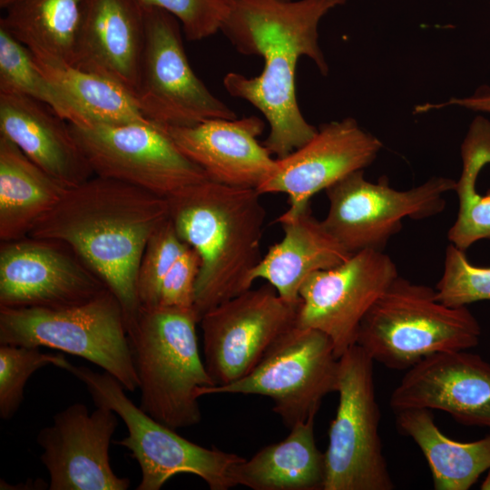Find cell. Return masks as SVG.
Wrapping results in <instances>:
<instances>
[{"label": "cell", "mask_w": 490, "mask_h": 490, "mask_svg": "<svg viewBox=\"0 0 490 490\" xmlns=\"http://www.w3.org/2000/svg\"><path fill=\"white\" fill-rule=\"evenodd\" d=\"M348 0H229L220 31L236 50L263 58L260 74L229 73L223 86L265 117L270 132L262 142L276 159L299 149L318 132L307 122L296 94L300 57L310 58L323 75L328 65L318 44V25Z\"/></svg>", "instance_id": "cell-1"}, {"label": "cell", "mask_w": 490, "mask_h": 490, "mask_svg": "<svg viewBox=\"0 0 490 490\" xmlns=\"http://www.w3.org/2000/svg\"><path fill=\"white\" fill-rule=\"evenodd\" d=\"M169 218L168 200L115 179L93 175L67 189L28 236L70 247L117 297L129 332L141 308L137 274L143 251Z\"/></svg>", "instance_id": "cell-2"}, {"label": "cell", "mask_w": 490, "mask_h": 490, "mask_svg": "<svg viewBox=\"0 0 490 490\" xmlns=\"http://www.w3.org/2000/svg\"><path fill=\"white\" fill-rule=\"evenodd\" d=\"M257 189L206 181L168 200L179 237L201 260L193 309L201 318L251 288L266 210Z\"/></svg>", "instance_id": "cell-3"}, {"label": "cell", "mask_w": 490, "mask_h": 490, "mask_svg": "<svg viewBox=\"0 0 490 490\" xmlns=\"http://www.w3.org/2000/svg\"><path fill=\"white\" fill-rule=\"evenodd\" d=\"M198 323L193 309L141 307L128 332L139 407L174 430L201 422L199 391L214 386L200 356Z\"/></svg>", "instance_id": "cell-4"}, {"label": "cell", "mask_w": 490, "mask_h": 490, "mask_svg": "<svg viewBox=\"0 0 490 490\" xmlns=\"http://www.w3.org/2000/svg\"><path fill=\"white\" fill-rule=\"evenodd\" d=\"M480 336L466 307H448L435 289L398 275L361 321L357 345L374 362L407 370L430 355L472 348Z\"/></svg>", "instance_id": "cell-5"}, {"label": "cell", "mask_w": 490, "mask_h": 490, "mask_svg": "<svg viewBox=\"0 0 490 490\" xmlns=\"http://www.w3.org/2000/svg\"><path fill=\"white\" fill-rule=\"evenodd\" d=\"M0 344L49 348L80 357L139 388L126 318L106 289L93 299L60 308H0Z\"/></svg>", "instance_id": "cell-6"}, {"label": "cell", "mask_w": 490, "mask_h": 490, "mask_svg": "<svg viewBox=\"0 0 490 490\" xmlns=\"http://www.w3.org/2000/svg\"><path fill=\"white\" fill-rule=\"evenodd\" d=\"M58 368L83 382L96 406L113 409L123 421L128 434L115 444L127 448L140 466L142 477L137 490H159L180 474L199 476L211 490L235 486L230 471L244 457L216 447L207 448L181 436L135 406L122 385L106 371L74 366L66 358Z\"/></svg>", "instance_id": "cell-7"}, {"label": "cell", "mask_w": 490, "mask_h": 490, "mask_svg": "<svg viewBox=\"0 0 490 490\" xmlns=\"http://www.w3.org/2000/svg\"><path fill=\"white\" fill-rule=\"evenodd\" d=\"M373 359L354 345L339 358L338 405L328 429L323 490H392L379 435Z\"/></svg>", "instance_id": "cell-8"}, {"label": "cell", "mask_w": 490, "mask_h": 490, "mask_svg": "<svg viewBox=\"0 0 490 490\" xmlns=\"http://www.w3.org/2000/svg\"><path fill=\"white\" fill-rule=\"evenodd\" d=\"M339 358L323 332L294 326L266 352L243 377L227 385L202 387L211 394L260 395L270 397L273 411L291 428L316 416L322 399L338 386Z\"/></svg>", "instance_id": "cell-9"}, {"label": "cell", "mask_w": 490, "mask_h": 490, "mask_svg": "<svg viewBox=\"0 0 490 490\" xmlns=\"http://www.w3.org/2000/svg\"><path fill=\"white\" fill-rule=\"evenodd\" d=\"M68 123L94 175L132 184L166 200L210 181L161 124Z\"/></svg>", "instance_id": "cell-10"}, {"label": "cell", "mask_w": 490, "mask_h": 490, "mask_svg": "<svg viewBox=\"0 0 490 490\" xmlns=\"http://www.w3.org/2000/svg\"><path fill=\"white\" fill-rule=\"evenodd\" d=\"M456 182L432 177L416 187L398 191L390 186L387 176L372 182L359 170L325 191L328 211L322 223L350 254L383 251L401 230L403 219L423 220L442 212L445 195L455 191Z\"/></svg>", "instance_id": "cell-11"}, {"label": "cell", "mask_w": 490, "mask_h": 490, "mask_svg": "<svg viewBox=\"0 0 490 490\" xmlns=\"http://www.w3.org/2000/svg\"><path fill=\"white\" fill-rule=\"evenodd\" d=\"M143 6L145 41L135 98L145 116L167 126L236 119L235 112L214 96L191 67L180 22L164 10Z\"/></svg>", "instance_id": "cell-12"}, {"label": "cell", "mask_w": 490, "mask_h": 490, "mask_svg": "<svg viewBox=\"0 0 490 490\" xmlns=\"http://www.w3.org/2000/svg\"><path fill=\"white\" fill-rule=\"evenodd\" d=\"M299 304L282 299L267 282L206 312L199 323L204 365L214 386L230 384L250 373L296 325Z\"/></svg>", "instance_id": "cell-13"}, {"label": "cell", "mask_w": 490, "mask_h": 490, "mask_svg": "<svg viewBox=\"0 0 490 490\" xmlns=\"http://www.w3.org/2000/svg\"><path fill=\"white\" fill-rule=\"evenodd\" d=\"M397 276L392 259L373 250L318 270L300 287L296 326L325 333L339 358L357 344L361 321Z\"/></svg>", "instance_id": "cell-14"}, {"label": "cell", "mask_w": 490, "mask_h": 490, "mask_svg": "<svg viewBox=\"0 0 490 490\" xmlns=\"http://www.w3.org/2000/svg\"><path fill=\"white\" fill-rule=\"evenodd\" d=\"M104 282L64 243L43 238L1 241L0 308H60L88 301Z\"/></svg>", "instance_id": "cell-15"}, {"label": "cell", "mask_w": 490, "mask_h": 490, "mask_svg": "<svg viewBox=\"0 0 490 490\" xmlns=\"http://www.w3.org/2000/svg\"><path fill=\"white\" fill-rule=\"evenodd\" d=\"M382 147L381 141L353 118L324 123L304 145L276 159L275 170L257 191L286 194L289 208L281 215L294 217L310 207L316 193L369 166Z\"/></svg>", "instance_id": "cell-16"}, {"label": "cell", "mask_w": 490, "mask_h": 490, "mask_svg": "<svg viewBox=\"0 0 490 490\" xmlns=\"http://www.w3.org/2000/svg\"><path fill=\"white\" fill-rule=\"evenodd\" d=\"M89 412L74 403L57 412L53 423L36 436L40 460L49 473V490H126L127 477L118 476L110 463L109 446L118 416L104 406Z\"/></svg>", "instance_id": "cell-17"}, {"label": "cell", "mask_w": 490, "mask_h": 490, "mask_svg": "<svg viewBox=\"0 0 490 490\" xmlns=\"http://www.w3.org/2000/svg\"><path fill=\"white\" fill-rule=\"evenodd\" d=\"M389 406L395 412L441 410L458 423L490 430V362L466 350L430 355L407 370Z\"/></svg>", "instance_id": "cell-18"}, {"label": "cell", "mask_w": 490, "mask_h": 490, "mask_svg": "<svg viewBox=\"0 0 490 490\" xmlns=\"http://www.w3.org/2000/svg\"><path fill=\"white\" fill-rule=\"evenodd\" d=\"M162 127L178 149L211 181L257 189L276 168V158L258 141L265 123L257 116Z\"/></svg>", "instance_id": "cell-19"}, {"label": "cell", "mask_w": 490, "mask_h": 490, "mask_svg": "<svg viewBox=\"0 0 490 490\" xmlns=\"http://www.w3.org/2000/svg\"><path fill=\"white\" fill-rule=\"evenodd\" d=\"M144 41L139 0H83L71 65L110 78L135 97Z\"/></svg>", "instance_id": "cell-20"}, {"label": "cell", "mask_w": 490, "mask_h": 490, "mask_svg": "<svg viewBox=\"0 0 490 490\" xmlns=\"http://www.w3.org/2000/svg\"><path fill=\"white\" fill-rule=\"evenodd\" d=\"M0 135L68 189L94 175L68 122L28 96L0 93Z\"/></svg>", "instance_id": "cell-21"}, {"label": "cell", "mask_w": 490, "mask_h": 490, "mask_svg": "<svg viewBox=\"0 0 490 490\" xmlns=\"http://www.w3.org/2000/svg\"><path fill=\"white\" fill-rule=\"evenodd\" d=\"M280 241L272 244L251 272L254 282L265 279L284 299L299 302V289L312 273L336 267L350 254L317 220L310 207L294 217L279 215Z\"/></svg>", "instance_id": "cell-22"}, {"label": "cell", "mask_w": 490, "mask_h": 490, "mask_svg": "<svg viewBox=\"0 0 490 490\" xmlns=\"http://www.w3.org/2000/svg\"><path fill=\"white\" fill-rule=\"evenodd\" d=\"M315 416L299 422L288 436L233 466L236 485L253 490H323L325 456L314 436Z\"/></svg>", "instance_id": "cell-23"}, {"label": "cell", "mask_w": 490, "mask_h": 490, "mask_svg": "<svg viewBox=\"0 0 490 490\" xmlns=\"http://www.w3.org/2000/svg\"><path fill=\"white\" fill-rule=\"evenodd\" d=\"M67 189L28 159L14 142L0 135L1 241L28 236Z\"/></svg>", "instance_id": "cell-24"}, {"label": "cell", "mask_w": 490, "mask_h": 490, "mask_svg": "<svg viewBox=\"0 0 490 490\" xmlns=\"http://www.w3.org/2000/svg\"><path fill=\"white\" fill-rule=\"evenodd\" d=\"M395 413L397 430L414 440L427 461L436 490H467L490 468V434L458 442L440 431L430 409Z\"/></svg>", "instance_id": "cell-25"}, {"label": "cell", "mask_w": 490, "mask_h": 490, "mask_svg": "<svg viewBox=\"0 0 490 490\" xmlns=\"http://www.w3.org/2000/svg\"><path fill=\"white\" fill-rule=\"evenodd\" d=\"M83 0H15L0 26L31 53L69 64L74 58Z\"/></svg>", "instance_id": "cell-26"}, {"label": "cell", "mask_w": 490, "mask_h": 490, "mask_svg": "<svg viewBox=\"0 0 490 490\" xmlns=\"http://www.w3.org/2000/svg\"><path fill=\"white\" fill-rule=\"evenodd\" d=\"M32 54L40 69L79 108L88 124L152 122L145 116L135 97L113 80L53 57Z\"/></svg>", "instance_id": "cell-27"}, {"label": "cell", "mask_w": 490, "mask_h": 490, "mask_svg": "<svg viewBox=\"0 0 490 490\" xmlns=\"http://www.w3.org/2000/svg\"><path fill=\"white\" fill-rule=\"evenodd\" d=\"M0 93L41 102L70 123L88 122L70 97L38 66L30 50L0 26Z\"/></svg>", "instance_id": "cell-28"}, {"label": "cell", "mask_w": 490, "mask_h": 490, "mask_svg": "<svg viewBox=\"0 0 490 490\" xmlns=\"http://www.w3.org/2000/svg\"><path fill=\"white\" fill-rule=\"evenodd\" d=\"M64 358L39 348L0 344V417L8 420L17 412L25 384L36 370L47 365L58 367Z\"/></svg>", "instance_id": "cell-29"}, {"label": "cell", "mask_w": 490, "mask_h": 490, "mask_svg": "<svg viewBox=\"0 0 490 490\" xmlns=\"http://www.w3.org/2000/svg\"><path fill=\"white\" fill-rule=\"evenodd\" d=\"M188 247L179 237L170 218L152 235L143 251L137 274L140 307L158 306L164 277Z\"/></svg>", "instance_id": "cell-30"}, {"label": "cell", "mask_w": 490, "mask_h": 490, "mask_svg": "<svg viewBox=\"0 0 490 490\" xmlns=\"http://www.w3.org/2000/svg\"><path fill=\"white\" fill-rule=\"evenodd\" d=\"M436 299L452 308L490 300V267L470 263L465 250L450 243L444 271L435 289Z\"/></svg>", "instance_id": "cell-31"}, {"label": "cell", "mask_w": 490, "mask_h": 490, "mask_svg": "<svg viewBox=\"0 0 490 490\" xmlns=\"http://www.w3.org/2000/svg\"><path fill=\"white\" fill-rule=\"evenodd\" d=\"M172 15L189 41H199L220 31L229 0H139Z\"/></svg>", "instance_id": "cell-32"}, {"label": "cell", "mask_w": 490, "mask_h": 490, "mask_svg": "<svg viewBox=\"0 0 490 490\" xmlns=\"http://www.w3.org/2000/svg\"><path fill=\"white\" fill-rule=\"evenodd\" d=\"M459 208L454 224L448 230L450 243L466 250L481 240H490V190L481 195L475 185H457Z\"/></svg>", "instance_id": "cell-33"}, {"label": "cell", "mask_w": 490, "mask_h": 490, "mask_svg": "<svg viewBox=\"0 0 490 490\" xmlns=\"http://www.w3.org/2000/svg\"><path fill=\"white\" fill-rule=\"evenodd\" d=\"M200 267L201 260L198 253L189 246L164 277L158 306L193 309Z\"/></svg>", "instance_id": "cell-34"}, {"label": "cell", "mask_w": 490, "mask_h": 490, "mask_svg": "<svg viewBox=\"0 0 490 490\" xmlns=\"http://www.w3.org/2000/svg\"><path fill=\"white\" fill-rule=\"evenodd\" d=\"M459 106L467 110L490 113V88L484 86L477 90L472 96L465 98H451L442 103H426L417 106L416 112L426 113L431 110L441 109L446 106Z\"/></svg>", "instance_id": "cell-35"}, {"label": "cell", "mask_w": 490, "mask_h": 490, "mask_svg": "<svg viewBox=\"0 0 490 490\" xmlns=\"http://www.w3.org/2000/svg\"><path fill=\"white\" fill-rule=\"evenodd\" d=\"M487 471V475L480 486L482 490H490V468Z\"/></svg>", "instance_id": "cell-36"}, {"label": "cell", "mask_w": 490, "mask_h": 490, "mask_svg": "<svg viewBox=\"0 0 490 490\" xmlns=\"http://www.w3.org/2000/svg\"><path fill=\"white\" fill-rule=\"evenodd\" d=\"M14 1L15 0H0V6L2 8H6Z\"/></svg>", "instance_id": "cell-37"}]
</instances>
